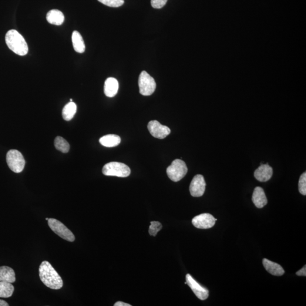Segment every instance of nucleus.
Here are the masks:
<instances>
[{"mask_svg": "<svg viewBox=\"0 0 306 306\" xmlns=\"http://www.w3.org/2000/svg\"><path fill=\"white\" fill-rule=\"evenodd\" d=\"M255 206L258 208H262L268 203L267 198L264 191L261 187H257L255 188L252 198Z\"/></svg>", "mask_w": 306, "mask_h": 306, "instance_id": "13", "label": "nucleus"}, {"mask_svg": "<svg viewBox=\"0 0 306 306\" xmlns=\"http://www.w3.org/2000/svg\"><path fill=\"white\" fill-rule=\"evenodd\" d=\"M5 41L9 48L19 56L28 54L29 48L28 44L21 34L16 30H11L6 33Z\"/></svg>", "mask_w": 306, "mask_h": 306, "instance_id": "2", "label": "nucleus"}, {"mask_svg": "<svg viewBox=\"0 0 306 306\" xmlns=\"http://www.w3.org/2000/svg\"><path fill=\"white\" fill-rule=\"evenodd\" d=\"M72 39L74 49L77 52L80 53L85 52V43H84L82 37L80 34V33L77 31L73 32Z\"/></svg>", "mask_w": 306, "mask_h": 306, "instance_id": "19", "label": "nucleus"}, {"mask_svg": "<svg viewBox=\"0 0 306 306\" xmlns=\"http://www.w3.org/2000/svg\"><path fill=\"white\" fill-rule=\"evenodd\" d=\"M47 20L50 24L60 26L64 21V16L59 10L53 9L50 11L47 15Z\"/></svg>", "mask_w": 306, "mask_h": 306, "instance_id": "16", "label": "nucleus"}, {"mask_svg": "<svg viewBox=\"0 0 306 306\" xmlns=\"http://www.w3.org/2000/svg\"><path fill=\"white\" fill-rule=\"evenodd\" d=\"M48 224L50 229L59 235L60 237L70 242L75 241V237L72 232L68 229L61 222L54 219V218H49Z\"/></svg>", "mask_w": 306, "mask_h": 306, "instance_id": "7", "label": "nucleus"}, {"mask_svg": "<svg viewBox=\"0 0 306 306\" xmlns=\"http://www.w3.org/2000/svg\"><path fill=\"white\" fill-rule=\"evenodd\" d=\"M263 264L265 270L272 275L281 276L285 274V271L280 265L269 260L267 258H264Z\"/></svg>", "mask_w": 306, "mask_h": 306, "instance_id": "15", "label": "nucleus"}, {"mask_svg": "<svg viewBox=\"0 0 306 306\" xmlns=\"http://www.w3.org/2000/svg\"><path fill=\"white\" fill-rule=\"evenodd\" d=\"M48 220H49V218H46V220L48 221Z\"/></svg>", "mask_w": 306, "mask_h": 306, "instance_id": "30", "label": "nucleus"}, {"mask_svg": "<svg viewBox=\"0 0 306 306\" xmlns=\"http://www.w3.org/2000/svg\"><path fill=\"white\" fill-rule=\"evenodd\" d=\"M15 288L12 283L5 281H0V298H9L14 292Z\"/></svg>", "mask_w": 306, "mask_h": 306, "instance_id": "21", "label": "nucleus"}, {"mask_svg": "<svg viewBox=\"0 0 306 306\" xmlns=\"http://www.w3.org/2000/svg\"><path fill=\"white\" fill-rule=\"evenodd\" d=\"M162 225L159 222H151L149 233L151 236L155 237L159 232L162 229Z\"/></svg>", "mask_w": 306, "mask_h": 306, "instance_id": "23", "label": "nucleus"}, {"mask_svg": "<svg viewBox=\"0 0 306 306\" xmlns=\"http://www.w3.org/2000/svg\"><path fill=\"white\" fill-rule=\"evenodd\" d=\"M272 176H273V169L268 163L261 164L254 173L255 178L261 182H265L270 180Z\"/></svg>", "mask_w": 306, "mask_h": 306, "instance_id": "12", "label": "nucleus"}, {"mask_svg": "<svg viewBox=\"0 0 306 306\" xmlns=\"http://www.w3.org/2000/svg\"><path fill=\"white\" fill-rule=\"evenodd\" d=\"M120 142V137L115 134H107L100 138L99 140L100 144L107 147H115L119 145Z\"/></svg>", "mask_w": 306, "mask_h": 306, "instance_id": "18", "label": "nucleus"}, {"mask_svg": "<svg viewBox=\"0 0 306 306\" xmlns=\"http://www.w3.org/2000/svg\"><path fill=\"white\" fill-rule=\"evenodd\" d=\"M217 221L212 215L209 213H203L194 217L192 223L195 227L200 229H208L214 226Z\"/></svg>", "mask_w": 306, "mask_h": 306, "instance_id": "8", "label": "nucleus"}, {"mask_svg": "<svg viewBox=\"0 0 306 306\" xmlns=\"http://www.w3.org/2000/svg\"><path fill=\"white\" fill-rule=\"evenodd\" d=\"M168 0H151L152 7L155 9H161L166 4Z\"/></svg>", "mask_w": 306, "mask_h": 306, "instance_id": "26", "label": "nucleus"}, {"mask_svg": "<svg viewBox=\"0 0 306 306\" xmlns=\"http://www.w3.org/2000/svg\"><path fill=\"white\" fill-rule=\"evenodd\" d=\"M6 162L10 169L16 173H21L25 165V160L22 153L15 149L8 151Z\"/></svg>", "mask_w": 306, "mask_h": 306, "instance_id": "5", "label": "nucleus"}, {"mask_svg": "<svg viewBox=\"0 0 306 306\" xmlns=\"http://www.w3.org/2000/svg\"><path fill=\"white\" fill-rule=\"evenodd\" d=\"M147 129L154 137L157 139H163L171 132L169 127L162 125L157 120H152L148 124Z\"/></svg>", "mask_w": 306, "mask_h": 306, "instance_id": "9", "label": "nucleus"}, {"mask_svg": "<svg viewBox=\"0 0 306 306\" xmlns=\"http://www.w3.org/2000/svg\"><path fill=\"white\" fill-rule=\"evenodd\" d=\"M119 89V82L117 80L113 77H110L106 80L104 92L105 95L110 97H115Z\"/></svg>", "mask_w": 306, "mask_h": 306, "instance_id": "14", "label": "nucleus"}, {"mask_svg": "<svg viewBox=\"0 0 306 306\" xmlns=\"http://www.w3.org/2000/svg\"><path fill=\"white\" fill-rule=\"evenodd\" d=\"M102 4L109 7L118 8L122 6L124 3V0H97Z\"/></svg>", "mask_w": 306, "mask_h": 306, "instance_id": "24", "label": "nucleus"}, {"mask_svg": "<svg viewBox=\"0 0 306 306\" xmlns=\"http://www.w3.org/2000/svg\"><path fill=\"white\" fill-rule=\"evenodd\" d=\"M16 280L15 272L12 268L6 266L0 267V281L13 283Z\"/></svg>", "mask_w": 306, "mask_h": 306, "instance_id": "17", "label": "nucleus"}, {"mask_svg": "<svg viewBox=\"0 0 306 306\" xmlns=\"http://www.w3.org/2000/svg\"><path fill=\"white\" fill-rule=\"evenodd\" d=\"M77 112V106L76 104L73 102H70L67 104L64 107L63 110L62 115L63 119L66 121H70L73 118L74 116Z\"/></svg>", "mask_w": 306, "mask_h": 306, "instance_id": "20", "label": "nucleus"}, {"mask_svg": "<svg viewBox=\"0 0 306 306\" xmlns=\"http://www.w3.org/2000/svg\"><path fill=\"white\" fill-rule=\"evenodd\" d=\"M206 183L204 177L201 175H196L192 180L190 191L193 197H201L203 196L206 191Z\"/></svg>", "mask_w": 306, "mask_h": 306, "instance_id": "11", "label": "nucleus"}, {"mask_svg": "<svg viewBox=\"0 0 306 306\" xmlns=\"http://www.w3.org/2000/svg\"><path fill=\"white\" fill-rule=\"evenodd\" d=\"M299 191L302 194L306 196V173L302 174L299 178L298 183Z\"/></svg>", "mask_w": 306, "mask_h": 306, "instance_id": "25", "label": "nucleus"}, {"mask_svg": "<svg viewBox=\"0 0 306 306\" xmlns=\"http://www.w3.org/2000/svg\"><path fill=\"white\" fill-rule=\"evenodd\" d=\"M140 93L141 95L149 96L155 92L156 83L152 77L146 71L141 73L139 79Z\"/></svg>", "mask_w": 306, "mask_h": 306, "instance_id": "6", "label": "nucleus"}, {"mask_svg": "<svg viewBox=\"0 0 306 306\" xmlns=\"http://www.w3.org/2000/svg\"><path fill=\"white\" fill-rule=\"evenodd\" d=\"M70 102H73V100L72 99H70Z\"/></svg>", "mask_w": 306, "mask_h": 306, "instance_id": "31", "label": "nucleus"}, {"mask_svg": "<svg viewBox=\"0 0 306 306\" xmlns=\"http://www.w3.org/2000/svg\"><path fill=\"white\" fill-rule=\"evenodd\" d=\"M9 304L7 302H5L4 300H1L0 299V306H8Z\"/></svg>", "mask_w": 306, "mask_h": 306, "instance_id": "29", "label": "nucleus"}, {"mask_svg": "<svg viewBox=\"0 0 306 306\" xmlns=\"http://www.w3.org/2000/svg\"><path fill=\"white\" fill-rule=\"evenodd\" d=\"M188 169L183 161L177 159L174 160L171 165L168 167L166 173L170 179L177 182L186 176Z\"/></svg>", "mask_w": 306, "mask_h": 306, "instance_id": "4", "label": "nucleus"}, {"mask_svg": "<svg viewBox=\"0 0 306 306\" xmlns=\"http://www.w3.org/2000/svg\"><path fill=\"white\" fill-rule=\"evenodd\" d=\"M296 274L299 275V276H306V266L305 265L301 270L298 271Z\"/></svg>", "mask_w": 306, "mask_h": 306, "instance_id": "27", "label": "nucleus"}, {"mask_svg": "<svg viewBox=\"0 0 306 306\" xmlns=\"http://www.w3.org/2000/svg\"><path fill=\"white\" fill-rule=\"evenodd\" d=\"M114 306H131L130 305L126 304V303L119 301L115 303V304L114 305Z\"/></svg>", "mask_w": 306, "mask_h": 306, "instance_id": "28", "label": "nucleus"}, {"mask_svg": "<svg viewBox=\"0 0 306 306\" xmlns=\"http://www.w3.org/2000/svg\"><path fill=\"white\" fill-rule=\"evenodd\" d=\"M40 280L47 287L59 290L62 288L63 281L61 277L48 261H44L39 267Z\"/></svg>", "mask_w": 306, "mask_h": 306, "instance_id": "1", "label": "nucleus"}, {"mask_svg": "<svg viewBox=\"0 0 306 306\" xmlns=\"http://www.w3.org/2000/svg\"><path fill=\"white\" fill-rule=\"evenodd\" d=\"M186 284L189 286L190 288L193 291L194 294L200 300H206L209 297V291L206 288L202 287L198 282L192 277L190 274L186 275Z\"/></svg>", "mask_w": 306, "mask_h": 306, "instance_id": "10", "label": "nucleus"}, {"mask_svg": "<svg viewBox=\"0 0 306 306\" xmlns=\"http://www.w3.org/2000/svg\"><path fill=\"white\" fill-rule=\"evenodd\" d=\"M102 173L106 176L126 177L129 176L130 169L124 163L112 162L104 166Z\"/></svg>", "mask_w": 306, "mask_h": 306, "instance_id": "3", "label": "nucleus"}, {"mask_svg": "<svg viewBox=\"0 0 306 306\" xmlns=\"http://www.w3.org/2000/svg\"><path fill=\"white\" fill-rule=\"evenodd\" d=\"M55 146L57 149L64 153H68L70 145L67 141L62 137H57L55 140Z\"/></svg>", "mask_w": 306, "mask_h": 306, "instance_id": "22", "label": "nucleus"}]
</instances>
